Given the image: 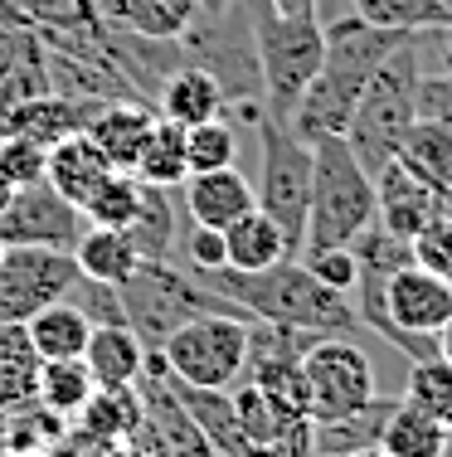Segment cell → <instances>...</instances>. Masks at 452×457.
Segmentation results:
<instances>
[{"instance_id":"cell-1","label":"cell","mask_w":452,"mask_h":457,"mask_svg":"<svg viewBox=\"0 0 452 457\" xmlns=\"http://www.w3.org/2000/svg\"><path fill=\"white\" fill-rule=\"evenodd\" d=\"M190 273L210 292H219L224 302H234L249 321L287 326V331L307 336H346V341L370 336L355 317V302L346 292H331L326 282H316L301 268V258H283V263L258 268V273H239V268H214V273L190 268Z\"/></svg>"},{"instance_id":"cell-2","label":"cell","mask_w":452,"mask_h":457,"mask_svg":"<svg viewBox=\"0 0 452 457\" xmlns=\"http://www.w3.org/2000/svg\"><path fill=\"white\" fill-rule=\"evenodd\" d=\"M321 29H326V59H321L316 79L307 83V93L297 97L292 117H287V127L307 146H316L321 137H346V122L355 112V103H360L365 83L408 39L404 29H380L370 20H360L355 10L326 15Z\"/></svg>"},{"instance_id":"cell-3","label":"cell","mask_w":452,"mask_h":457,"mask_svg":"<svg viewBox=\"0 0 452 457\" xmlns=\"http://www.w3.org/2000/svg\"><path fill=\"white\" fill-rule=\"evenodd\" d=\"M418 73H423V35H408L390 59L374 69L346 122V146L355 151L370 176H380L394 156L408 127L418 122Z\"/></svg>"},{"instance_id":"cell-4","label":"cell","mask_w":452,"mask_h":457,"mask_svg":"<svg viewBox=\"0 0 452 457\" xmlns=\"http://www.w3.org/2000/svg\"><path fill=\"white\" fill-rule=\"evenodd\" d=\"M249 20L253 59H258V83H263V112L287 122L297 97L316 79L326 59V29L316 15H277L267 0H239Z\"/></svg>"},{"instance_id":"cell-5","label":"cell","mask_w":452,"mask_h":457,"mask_svg":"<svg viewBox=\"0 0 452 457\" xmlns=\"http://www.w3.org/2000/svg\"><path fill=\"white\" fill-rule=\"evenodd\" d=\"M374 224V176L355 161L346 137H321L311 146V204H307V244L331 248L350 244Z\"/></svg>"},{"instance_id":"cell-6","label":"cell","mask_w":452,"mask_h":457,"mask_svg":"<svg viewBox=\"0 0 452 457\" xmlns=\"http://www.w3.org/2000/svg\"><path fill=\"white\" fill-rule=\"evenodd\" d=\"M122 312H127V326L142 336L146 351H156L176 326L195 321V317H210V312H224V317H243L234 302H224L219 292H210L204 282L190 273L185 263L166 258V263H151L142 258L136 273L122 282Z\"/></svg>"},{"instance_id":"cell-7","label":"cell","mask_w":452,"mask_h":457,"mask_svg":"<svg viewBox=\"0 0 452 457\" xmlns=\"http://www.w3.org/2000/svg\"><path fill=\"white\" fill-rule=\"evenodd\" d=\"M258 137V185H253V204L283 228L292 258L307 244V204H311V146L301 141L287 122L258 112L253 122Z\"/></svg>"},{"instance_id":"cell-8","label":"cell","mask_w":452,"mask_h":457,"mask_svg":"<svg viewBox=\"0 0 452 457\" xmlns=\"http://www.w3.org/2000/svg\"><path fill=\"white\" fill-rule=\"evenodd\" d=\"M170 365V379L195 389H229L249 370V317H195L156 345Z\"/></svg>"},{"instance_id":"cell-9","label":"cell","mask_w":452,"mask_h":457,"mask_svg":"<svg viewBox=\"0 0 452 457\" xmlns=\"http://www.w3.org/2000/svg\"><path fill=\"white\" fill-rule=\"evenodd\" d=\"M384 317L394 326V351L408 355V365L428 361L438 355V331L452 321V282L404 263L384 282Z\"/></svg>"},{"instance_id":"cell-10","label":"cell","mask_w":452,"mask_h":457,"mask_svg":"<svg viewBox=\"0 0 452 457\" xmlns=\"http://www.w3.org/2000/svg\"><path fill=\"white\" fill-rule=\"evenodd\" d=\"M301 379H307L311 419H341L374 399V365L360 341L346 336H316L301 355Z\"/></svg>"},{"instance_id":"cell-11","label":"cell","mask_w":452,"mask_h":457,"mask_svg":"<svg viewBox=\"0 0 452 457\" xmlns=\"http://www.w3.org/2000/svg\"><path fill=\"white\" fill-rule=\"evenodd\" d=\"M78 278V258L63 248H0V321L25 326L35 312L69 302Z\"/></svg>"},{"instance_id":"cell-12","label":"cell","mask_w":452,"mask_h":457,"mask_svg":"<svg viewBox=\"0 0 452 457\" xmlns=\"http://www.w3.org/2000/svg\"><path fill=\"white\" fill-rule=\"evenodd\" d=\"M83 228H88V220L78 204H69L49 180H35L20 185L15 200L0 214V248H63V253H73Z\"/></svg>"},{"instance_id":"cell-13","label":"cell","mask_w":452,"mask_h":457,"mask_svg":"<svg viewBox=\"0 0 452 457\" xmlns=\"http://www.w3.org/2000/svg\"><path fill=\"white\" fill-rule=\"evenodd\" d=\"M443 210H448V200H438L428 185H418L399 161H390V166L374 176V224L390 228L394 238H404V244L428 220H438Z\"/></svg>"},{"instance_id":"cell-14","label":"cell","mask_w":452,"mask_h":457,"mask_svg":"<svg viewBox=\"0 0 452 457\" xmlns=\"http://www.w3.org/2000/svg\"><path fill=\"white\" fill-rule=\"evenodd\" d=\"M253 210V180L239 166L219 170H190L185 176V214L190 224L204 228H229L239 214Z\"/></svg>"},{"instance_id":"cell-15","label":"cell","mask_w":452,"mask_h":457,"mask_svg":"<svg viewBox=\"0 0 452 457\" xmlns=\"http://www.w3.org/2000/svg\"><path fill=\"white\" fill-rule=\"evenodd\" d=\"M151 127H156V107L142 103V97H117V103H103L98 117L88 122L93 146L107 156L112 170H132L136 156H142Z\"/></svg>"},{"instance_id":"cell-16","label":"cell","mask_w":452,"mask_h":457,"mask_svg":"<svg viewBox=\"0 0 452 457\" xmlns=\"http://www.w3.org/2000/svg\"><path fill=\"white\" fill-rule=\"evenodd\" d=\"M156 112L170 117L176 127H200V122H214V117H229V103H224V88L210 69L180 63V69H170L160 79Z\"/></svg>"},{"instance_id":"cell-17","label":"cell","mask_w":452,"mask_h":457,"mask_svg":"<svg viewBox=\"0 0 452 457\" xmlns=\"http://www.w3.org/2000/svg\"><path fill=\"white\" fill-rule=\"evenodd\" d=\"M98 20L142 39H180L200 25V0H93Z\"/></svg>"},{"instance_id":"cell-18","label":"cell","mask_w":452,"mask_h":457,"mask_svg":"<svg viewBox=\"0 0 452 457\" xmlns=\"http://www.w3.org/2000/svg\"><path fill=\"white\" fill-rule=\"evenodd\" d=\"M98 117V103H83V97H69V93H45L35 103H20L5 112V132L15 137H29L39 146H53L63 137H78L88 132V122Z\"/></svg>"},{"instance_id":"cell-19","label":"cell","mask_w":452,"mask_h":457,"mask_svg":"<svg viewBox=\"0 0 452 457\" xmlns=\"http://www.w3.org/2000/svg\"><path fill=\"white\" fill-rule=\"evenodd\" d=\"M107 176H112V166H107V156H103L98 146H93L88 132L53 141L49 156H45V180H49L69 204H78V210L88 204V195L98 190Z\"/></svg>"},{"instance_id":"cell-20","label":"cell","mask_w":452,"mask_h":457,"mask_svg":"<svg viewBox=\"0 0 452 457\" xmlns=\"http://www.w3.org/2000/svg\"><path fill=\"white\" fill-rule=\"evenodd\" d=\"M83 365L93 370L98 389H127L142 385V365H146V345L132 326H93Z\"/></svg>"},{"instance_id":"cell-21","label":"cell","mask_w":452,"mask_h":457,"mask_svg":"<svg viewBox=\"0 0 452 457\" xmlns=\"http://www.w3.org/2000/svg\"><path fill=\"white\" fill-rule=\"evenodd\" d=\"M136 253L151 258V263H166V258L180 253V234H185V220H180L176 190L166 185H142V200H136V220L127 224Z\"/></svg>"},{"instance_id":"cell-22","label":"cell","mask_w":452,"mask_h":457,"mask_svg":"<svg viewBox=\"0 0 452 457\" xmlns=\"http://www.w3.org/2000/svg\"><path fill=\"white\" fill-rule=\"evenodd\" d=\"M394 161H399L418 185H428L438 200L452 204V127L418 117V122L408 127V137L399 141V156Z\"/></svg>"},{"instance_id":"cell-23","label":"cell","mask_w":452,"mask_h":457,"mask_svg":"<svg viewBox=\"0 0 452 457\" xmlns=\"http://www.w3.org/2000/svg\"><path fill=\"white\" fill-rule=\"evenodd\" d=\"M25 336H29V345H35L39 361H83L93 321L83 317L73 302H53V307L35 312V317L25 321Z\"/></svg>"},{"instance_id":"cell-24","label":"cell","mask_w":452,"mask_h":457,"mask_svg":"<svg viewBox=\"0 0 452 457\" xmlns=\"http://www.w3.org/2000/svg\"><path fill=\"white\" fill-rule=\"evenodd\" d=\"M394 399L374 395L365 409L341 413V419H316V438H311V457H350L360 448H374L384 433V419H390Z\"/></svg>"},{"instance_id":"cell-25","label":"cell","mask_w":452,"mask_h":457,"mask_svg":"<svg viewBox=\"0 0 452 457\" xmlns=\"http://www.w3.org/2000/svg\"><path fill=\"white\" fill-rule=\"evenodd\" d=\"M39 355L29 345L25 326L0 321V413H15L39 399Z\"/></svg>"},{"instance_id":"cell-26","label":"cell","mask_w":452,"mask_h":457,"mask_svg":"<svg viewBox=\"0 0 452 457\" xmlns=\"http://www.w3.org/2000/svg\"><path fill=\"white\" fill-rule=\"evenodd\" d=\"M224 248H229V268H239V273H258V268H273L283 258H292L283 228L267 220L258 204L224 228Z\"/></svg>"},{"instance_id":"cell-27","label":"cell","mask_w":452,"mask_h":457,"mask_svg":"<svg viewBox=\"0 0 452 457\" xmlns=\"http://www.w3.org/2000/svg\"><path fill=\"white\" fill-rule=\"evenodd\" d=\"M73 258H78V273L83 278L112 282V287H122V282L136 273V263H142V253H136V244H132L127 228H98V224L83 228Z\"/></svg>"},{"instance_id":"cell-28","label":"cell","mask_w":452,"mask_h":457,"mask_svg":"<svg viewBox=\"0 0 452 457\" xmlns=\"http://www.w3.org/2000/svg\"><path fill=\"white\" fill-rule=\"evenodd\" d=\"M176 395L185 399L190 419L200 423V433L210 438V448L219 457H239L243 448H249V433H243L239 413H234L229 389H195V385H180L176 379Z\"/></svg>"},{"instance_id":"cell-29","label":"cell","mask_w":452,"mask_h":457,"mask_svg":"<svg viewBox=\"0 0 452 457\" xmlns=\"http://www.w3.org/2000/svg\"><path fill=\"white\" fill-rule=\"evenodd\" d=\"M448 438H452L448 423H438L433 413L414 409L408 399H394L390 419H384V433H380V448L390 457H443Z\"/></svg>"},{"instance_id":"cell-30","label":"cell","mask_w":452,"mask_h":457,"mask_svg":"<svg viewBox=\"0 0 452 457\" xmlns=\"http://www.w3.org/2000/svg\"><path fill=\"white\" fill-rule=\"evenodd\" d=\"M132 176L142 180V185H166V190H180L185 176H190V166H185V127H176L170 117L156 112V127H151V137H146L142 156H136Z\"/></svg>"},{"instance_id":"cell-31","label":"cell","mask_w":452,"mask_h":457,"mask_svg":"<svg viewBox=\"0 0 452 457\" xmlns=\"http://www.w3.org/2000/svg\"><path fill=\"white\" fill-rule=\"evenodd\" d=\"M78 423L83 433H93V438L103 443H127L136 433V423H142V389L127 385V389H93V399L78 409Z\"/></svg>"},{"instance_id":"cell-32","label":"cell","mask_w":452,"mask_h":457,"mask_svg":"<svg viewBox=\"0 0 452 457\" xmlns=\"http://www.w3.org/2000/svg\"><path fill=\"white\" fill-rule=\"evenodd\" d=\"M45 93H53L49 54H45V45H39V39L25 29V35H20L15 59H10V69H5V79H0V117H5L10 107L35 103V97H45Z\"/></svg>"},{"instance_id":"cell-33","label":"cell","mask_w":452,"mask_h":457,"mask_svg":"<svg viewBox=\"0 0 452 457\" xmlns=\"http://www.w3.org/2000/svg\"><path fill=\"white\" fill-rule=\"evenodd\" d=\"M93 370L83 361H45L39 365V404L53 409L59 419H78V409L93 399Z\"/></svg>"},{"instance_id":"cell-34","label":"cell","mask_w":452,"mask_h":457,"mask_svg":"<svg viewBox=\"0 0 452 457\" xmlns=\"http://www.w3.org/2000/svg\"><path fill=\"white\" fill-rule=\"evenodd\" d=\"M404 399L414 409L433 413L438 423L452 428V361L443 351L428 355V361H414L408 365V385H404Z\"/></svg>"},{"instance_id":"cell-35","label":"cell","mask_w":452,"mask_h":457,"mask_svg":"<svg viewBox=\"0 0 452 457\" xmlns=\"http://www.w3.org/2000/svg\"><path fill=\"white\" fill-rule=\"evenodd\" d=\"M350 10L370 25L404 29V35H418V29H433L448 20V0H350Z\"/></svg>"},{"instance_id":"cell-36","label":"cell","mask_w":452,"mask_h":457,"mask_svg":"<svg viewBox=\"0 0 452 457\" xmlns=\"http://www.w3.org/2000/svg\"><path fill=\"white\" fill-rule=\"evenodd\" d=\"M136 200H142V180L132 170H112L83 204V220L98 228H127L136 220Z\"/></svg>"},{"instance_id":"cell-37","label":"cell","mask_w":452,"mask_h":457,"mask_svg":"<svg viewBox=\"0 0 452 457\" xmlns=\"http://www.w3.org/2000/svg\"><path fill=\"white\" fill-rule=\"evenodd\" d=\"M234 156H239V132H234L229 117H214V122L185 127V166L190 170L234 166Z\"/></svg>"},{"instance_id":"cell-38","label":"cell","mask_w":452,"mask_h":457,"mask_svg":"<svg viewBox=\"0 0 452 457\" xmlns=\"http://www.w3.org/2000/svg\"><path fill=\"white\" fill-rule=\"evenodd\" d=\"M69 428V419H59L53 409H45L35 399V404L5 413V433H10V453H49L53 443H59V433Z\"/></svg>"},{"instance_id":"cell-39","label":"cell","mask_w":452,"mask_h":457,"mask_svg":"<svg viewBox=\"0 0 452 457\" xmlns=\"http://www.w3.org/2000/svg\"><path fill=\"white\" fill-rule=\"evenodd\" d=\"M408 253H414V263L423 268V273H438V278L452 282V204L408 238Z\"/></svg>"},{"instance_id":"cell-40","label":"cell","mask_w":452,"mask_h":457,"mask_svg":"<svg viewBox=\"0 0 452 457\" xmlns=\"http://www.w3.org/2000/svg\"><path fill=\"white\" fill-rule=\"evenodd\" d=\"M301 268H307L316 282H326L331 292H355V282H360V263H355L350 244H331V248H301Z\"/></svg>"},{"instance_id":"cell-41","label":"cell","mask_w":452,"mask_h":457,"mask_svg":"<svg viewBox=\"0 0 452 457\" xmlns=\"http://www.w3.org/2000/svg\"><path fill=\"white\" fill-rule=\"evenodd\" d=\"M45 156H49V146H39V141H29V137H15V132L0 137V170L15 180V190L45 180Z\"/></svg>"},{"instance_id":"cell-42","label":"cell","mask_w":452,"mask_h":457,"mask_svg":"<svg viewBox=\"0 0 452 457\" xmlns=\"http://www.w3.org/2000/svg\"><path fill=\"white\" fill-rule=\"evenodd\" d=\"M69 302L83 312L93 326H127V312H122V292L112 282H93V278H78V287L69 292Z\"/></svg>"},{"instance_id":"cell-43","label":"cell","mask_w":452,"mask_h":457,"mask_svg":"<svg viewBox=\"0 0 452 457\" xmlns=\"http://www.w3.org/2000/svg\"><path fill=\"white\" fill-rule=\"evenodd\" d=\"M180 263L200 268V273H214V268H229V248H224V228H204L190 224L180 234Z\"/></svg>"},{"instance_id":"cell-44","label":"cell","mask_w":452,"mask_h":457,"mask_svg":"<svg viewBox=\"0 0 452 457\" xmlns=\"http://www.w3.org/2000/svg\"><path fill=\"white\" fill-rule=\"evenodd\" d=\"M418 117L423 122H443L452 127V69L443 63V73H418Z\"/></svg>"},{"instance_id":"cell-45","label":"cell","mask_w":452,"mask_h":457,"mask_svg":"<svg viewBox=\"0 0 452 457\" xmlns=\"http://www.w3.org/2000/svg\"><path fill=\"white\" fill-rule=\"evenodd\" d=\"M98 448H103V438H93L78 423H69V428L59 433V443L49 448V457H98Z\"/></svg>"},{"instance_id":"cell-46","label":"cell","mask_w":452,"mask_h":457,"mask_svg":"<svg viewBox=\"0 0 452 457\" xmlns=\"http://www.w3.org/2000/svg\"><path fill=\"white\" fill-rule=\"evenodd\" d=\"M20 35H25L20 25H5V20H0V79H5L10 59H15V49H20Z\"/></svg>"},{"instance_id":"cell-47","label":"cell","mask_w":452,"mask_h":457,"mask_svg":"<svg viewBox=\"0 0 452 457\" xmlns=\"http://www.w3.org/2000/svg\"><path fill=\"white\" fill-rule=\"evenodd\" d=\"M423 39H433L438 54H443V63L452 69V20H443V25H433V29H418Z\"/></svg>"},{"instance_id":"cell-48","label":"cell","mask_w":452,"mask_h":457,"mask_svg":"<svg viewBox=\"0 0 452 457\" xmlns=\"http://www.w3.org/2000/svg\"><path fill=\"white\" fill-rule=\"evenodd\" d=\"M277 15H316L321 20V0H267Z\"/></svg>"},{"instance_id":"cell-49","label":"cell","mask_w":452,"mask_h":457,"mask_svg":"<svg viewBox=\"0 0 452 457\" xmlns=\"http://www.w3.org/2000/svg\"><path fill=\"white\" fill-rule=\"evenodd\" d=\"M234 5L239 0H200V20H224V15H234Z\"/></svg>"},{"instance_id":"cell-50","label":"cell","mask_w":452,"mask_h":457,"mask_svg":"<svg viewBox=\"0 0 452 457\" xmlns=\"http://www.w3.org/2000/svg\"><path fill=\"white\" fill-rule=\"evenodd\" d=\"M15 200V180L5 176V170H0V214H5V204Z\"/></svg>"},{"instance_id":"cell-51","label":"cell","mask_w":452,"mask_h":457,"mask_svg":"<svg viewBox=\"0 0 452 457\" xmlns=\"http://www.w3.org/2000/svg\"><path fill=\"white\" fill-rule=\"evenodd\" d=\"M239 457H287V453H277V448H267V443H249Z\"/></svg>"},{"instance_id":"cell-52","label":"cell","mask_w":452,"mask_h":457,"mask_svg":"<svg viewBox=\"0 0 452 457\" xmlns=\"http://www.w3.org/2000/svg\"><path fill=\"white\" fill-rule=\"evenodd\" d=\"M98 457H132V443H103Z\"/></svg>"},{"instance_id":"cell-53","label":"cell","mask_w":452,"mask_h":457,"mask_svg":"<svg viewBox=\"0 0 452 457\" xmlns=\"http://www.w3.org/2000/svg\"><path fill=\"white\" fill-rule=\"evenodd\" d=\"M438 351H443V355H448V361H452V321L443 326V331H438Z\"/></svg>"},{"instance_id":"cell-54","label":"cell","mask_w":452,"mask_h":457,"mask_svg":"<svg viewBox=\"0 0 452 457\" xmlns=\"http://www.w3.org/2000/svg\"><path fill=\"white\" fill-rule=\"evenodd\" d=\"M0 457H10V433H5V413H0Z\"/></svg>"},{"instance_id":"cell-55","label":"cell","mask_w":452,"mask_h":457,"mask_svg":"<svg viewBox=\"0 0 452 457\" xmlns=\"http://www.w3.org/2000/svg\"><path fill=\"white\" fill-rule=\"evenodd\" d=\"M350 457H390V453H384L380 443H374V448H360V453H350Z\"/></svg>"},{"instance_id":"cell-56","label":"cell","mask_w":452,"mask_h":457,"mask_svg":"<svg viewBox=\"0 0 452 457\" xmlns=\"http://www.w3.org/2000/svg\"><path fill=\"white\" fill-rule=\"evenodd\" d=\"M10 457H49V453H10Z\"/></svg>"},{"instance_id":"cell-57","label":"cell","mask_w":452,"mask_h":457,"mask_svg":"<svg viewBox=\"0 0 452 457\" xmlns=\"http://www.w3.org/2000/svg\"><path fill=\"white\" fill-rule=\"evenodd\" d=\"M132 457H151V453H146V448H136V443H132Z\"/></svg>"},{"instance_id":"cell-58","label":"cell","mask_w":452,"mask_h":457,"mask_svg":"<svg viewBox=\"0 0 452 457\" xmlns=\"http://www.w3.org/2000/svg\"><path fill=\"white\" fill-rule=\"evenodd\" d=\"M0 137H5V117H0Z\"/></svg>"},{"instance_id":"cell-59","label":"cell","mask_w":452,"mask_h":457,"mask_svg":"<svg viewBox=\"0 0 452 457\" xmlns=\"http://www.w3.org/2000/svg\"><path fill=\"white\" fill-rule=\"evenodd\" d=\"M443 457H452V438H448V453H443Z\"/></svg>"}]
</instances>
